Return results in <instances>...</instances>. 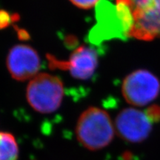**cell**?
Listing matches in <instances>:
<instances>
[{"mask_svg":"<svg viewBox=\"0 0 160 160\" xmlns=\"http://www.w3.org/2000/svg\"><path fill=\"white\" fill-rule=\"evenodd\" d=\"M115 127L107 112L91 107L80 115L76 127L79 142L85 148L98 151L107 147L114 137Z\"/></svg>","mask_w":160,"mask_h":160,"instance_id":"obj_1","label":"cell"},{"mask_svg":"<svg viewBox=\"0 0 160 160\" xmlns=\"http://www.w3.org/2000/svg\"><path fill=\"white\" fill-rule=\"evenodd\" d=\"M64 96L59 78L49 73H39L31 80L26 91L28 102L41 113H53L59 108Z\"/></svg>","mask_w":160,"mask_h":160,"instance_id":"obj_2","label":"cell"},{"mask_svg":"<svg viewBox=\"0 0 160 160\" xmlns=\"http://www.w3.org/2000/svg\"><path fill=\"white\" fill-rule=\"evenodd\" d=\"M122 93L128 103L143 107L155 100L160 93V81L147 70H137L124 79Z\"/></svg>","mask_w":160,"mask_h":160,"instance_id":"obj_3","label":"cell"},{"mask_svg":"<svg viewBox=\"0 0 160 160\" xmlns=\"http://www.w3.org/2000/svg\"><path fill=\"white\" fill-rule=\"evenodd\" d=\"M153 122L146 111L128 108L123 109L115 120V131L125 141L139 143L151 134Z\"/></svg>","mask_w":160,"mask_h":160,"instance_id":"obj_4","label":"cell"},{"mask_svg":"<svg viewBox=\"0 0 160 160\" xmlns=\"http://www.w3.org/2000/svg\"><path fill=\"white\" fill-rule=\"evenodd\" d=\"M97 24L91 32V39L94 42L128 37L127 30L116 5L107 1L99 2L97 8Z\"/></svg>","mask_w":160,"mask_h":160,"instance_id":"obj_5","label":"cell"},{"mask_svg":"<svg viewBox=\"0 0 160 160\" xmlns=\"http://www.w3.org/2000/svg\"><path fill=\"white\" fill-rule=\"evenodd\" d=\"M7 68L11 77L17 81L33 79L40 68V58L33 48L17 45L10 50L6 60Z\"/></svg>","mask_w":160,"mask_h":160,"instance_id":"obj_6","label":"cell"},{"mask_svg":"<svg viewBox=\"0 0 160 160\" xmlns=\"http://www.w3.org/2000/svg\"><path fill=\"white\" fill-rule=\"evenodd\" d=\"M48 58L51 68L68 71L72 77L79 79H89L98 65L97 52L85 46L77 48L68 61L58 60L51 55H48Z\"/></svg>","mask_w":160,"mask_h":160,"instance_id":"obj_7","label":"cell"},{"mask_svg":"<svg viewBox=\"0 0 160 160\" xmlns=\"http://www.w3.org/2000/svg\"><path fill=\"white\" fill-rule=\"evenodd\" d=\"M116 2L128 12L131 21L160 15V0H116Z\"/></svg>","mask_w":160,"mask_h":160,"instance_id":"obj_8","label":"cell"},{"mask_svg":"<svg viewBox=\"0 0 160 160\" xmlns=\"http://www.w3.org/2000/svg\"><path fill=\"white\" fill-rule=\"evenodd\" d=\"M19 147L13 134L0 131V160H17Z\"/></svg>","mask_w":160,"mask_h":160,"instance_id":"obj_9","label":"cell"},{"mask_svg":"<svg viewBox=\"0 0 160 160\" xmlns=\"http://www.w3.org/2000/svg\"><path fill=\"white\" fill-rule=\"evenodd\" d=\"M73 5L82 9H90L97 5L100 0H70Z\"/></svg>","mask_w":160,"mask_h":160,"instance_id":"obj_10","label":"cell"},{"mask_svg":"<svg viewBox=\"0 0 160 160\" xmlns=\"http://www.w3.org/2000/svg\"><path fill=\"white\" fill-rule=\"evenodd\" d=\"M13 19V17H11L7 12L0 11V30L7 28Z\"/></svg>","mask_w":160,"mask_h":160,"instance_id":"obj_11","label":"cell"}]
</instances>
